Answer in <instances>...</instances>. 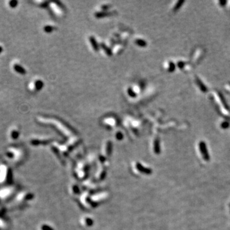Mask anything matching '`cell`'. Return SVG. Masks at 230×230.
<instances>
[{"label":"cell","instance_id":"1","mask_svg":"<svg viewBox=\"0 0 230 230\" xmlns=\"http://www.w3.org/2000/svg\"><path fill=\"white\" fill-rule=\"evenodd\" d=\"M43 86H44V83H43L42 81H41L40 79H37V80H35V81H33V82L32 84V85L29 86V87L33 86L32 88H30L31 90H32L39 91L40 90H42V88H43Z\"/></svg>","mask_w":230,"mask_h":230},{"label":"cell","instance_id":"2","mask_svg":"<svg viewBox=\"0 0 230 230\" xmlns=\"http://www.w3.org/2000/svg\"><path fill=\"white\" fill-rule=\"evenodd\" d=\"M12 68L15 70V71L20 74H25L26 73V70L22 67V65H21L20 64L17 63L16 62L14 63L12 65Z\"/></svg>","mask_w":230,"mask_h":230},{"label":"cell","instance_id":"3","mask_svg":"<svg viewBox=\"0 0 230 230\" xmlns=\"http://www.w3.org/2000/svg\"><path fill=\"white\" fill-rule=\"evenodd\" d=\"M89 40H90V42L91 45L93 47V49L96 51H98V44L97 43V41H96L95 38L92 36V37H90Z\"/></svg>","mask_w":230,"mask_h":230},{"label":"cell","instance_id":"4","mask_svg":"<svg viewBox=\"0 0 230 230\" xmlns=\"http://www.w3.org/2000/svg\"><path fill=\"white\" fill-rule=\"evenodd\" d=\"M135 44L139 45V47H145L146 45V42H145V40L143 39H140V38H138L135 40Z\"/></svg>","mask_w":230,"mask_h":230},{"label":"cell","instance_id":"5","mask_svg":"<svg viewBox=\"0 0 230 230\" xmlns=\"http://www.w3.org/2000/svg\"><path fill=\"white\" fill-rule=\"evenodd\" d=\"M127 93H128V95L131 97H135V96H136V94H135V93L131 88H129L127 90Z\"/></svg>","mask_w":230,"mask_h":230},{"label":"cell","instance_id":"6","mask_svg":"<svg viewBox=\"0 0 230 230\" xmlns=\"http://www.w3.org/2000/svg\"><path fill=\"white\" fill-rule=\"evenodd\" d=\"M53 29H54V28H53L52 26H45L44 28V30L45 32L46 33H51L53 31Z\"/></svg>","mask_w":230,"mask_h":230},{"label":"cell","instance_id":"7","mask_svg":"<svg viewBox=\"0 0 230 230\" xmlns=\"http://www.w3.org/2000/svg\"><path fill=\"white\" fill-rule=\"evenodd\" d=\"M17 2L16 1H11V2H8V4H9V7H11V8H15L17 7Z\"/></svg>","mask_w":230,"mask_h":230},{"label":"cell","instance_id":"8","mask_svg":"<svg viewBox=\"0 0 230 230\" xmlns=\"http://www.w3.org/2000/svg\"><path fill=\"white\" fill-rule=\"evenodd\" d=\"M3 46L2 45H0V54H1V53L3 52Z\"/></svg>","mask_w":230,"mask_h":230}]
</instances>
